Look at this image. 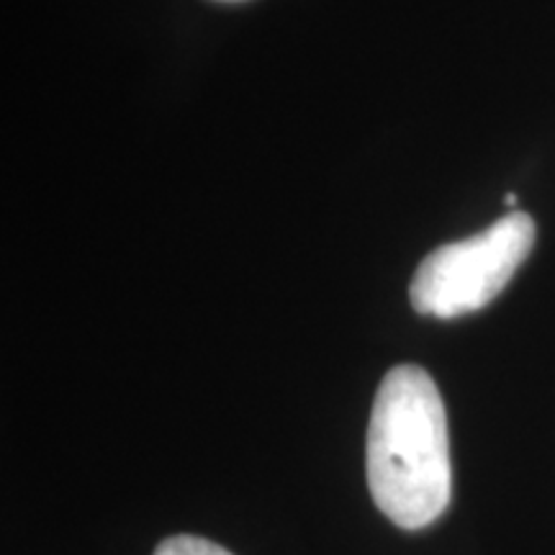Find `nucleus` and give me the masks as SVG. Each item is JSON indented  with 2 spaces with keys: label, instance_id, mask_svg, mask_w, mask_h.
<instances>
[{
  "label": "nucleus",
  "instance_id": "obj_4",
  "mask_svg": "<svg viewBox=\"0 0 555 555\" xmlns=\"http://www.w3.org/2000/svg\"><path fill=\"white\" fill-rule=\"evenodd\" d=\"M221 3H242V0H221Z\"/></svg>",
  "mask_w": 555,
  "mask_h": 555
},
{
  "label": "nucleus",
  "instance_id": "obj_1",
  "mask_svg": "<svg viewBox=\"0 0 555 555\" xmlns=\"http://www.w3.org/2000/svg\"><path fill=\"white\" fill-rule=\"evenodd\" d=\"M365 470L373 502L404 530H422L448 509V416L425 367L397 365L380 380L367 425Z\"/></svg>",
  "mask_w": 555,
  "mask_h": 555
},
{
  "label": "nucleus",
  "instance_id": "obj_3",
  "mask_svg": "<svg viewBox=\"0 0 555 555\" xmlns=\"http://www.w3.org/2000/svg\"><path fill=\"white\" fill-rule=\"evenodd\" d=\"M155 555H232L227 547L196 535H172L163 540Z\"/></svg>",
  "mask_w": 555,
  "mask_h": 555
},
{
  "label": "nucleus",
  "instance_id": "obj_2",
  "mask_svg": "<svg viewBox=\"0 0 555 555\" xmlns=\"http://www.w3.org/2000/svg\"><path fill=\"white\" fill-rule=\"evenodd\" d=\"M532 245L535 221L530 214L512 211L474 237L437 247L412 278V307L437 319L474 314L502 294Z\"/></svg>",
  "mask_w": 555,
  "mask_h": 555
}]
</instances>
